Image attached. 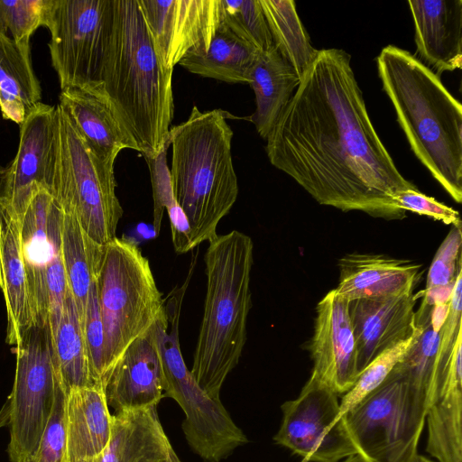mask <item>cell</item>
I'll use <instances>...</instances> for the list:
<instances>
[{"mask_svg": "<svg viewBox=\"0 0 462 462\" xmlns=\"http://www.w3.org/2000/svg\"><path fill=\"white\" fill-rule=\"evenodd\" d=\"M18 219L31 303L36 324L42 326L49 323L47 271L60 231L61 208L44 187L36 185Z\"/></svg>", "mask_w": 462, "mask_h": 462, "instance_id": "cell-16", "label": "cell"}, {"mask_svg": "<svg viewBox=\"0 0 462 462\" xmlns=\"http://www.w3.org/2000/svg\"><path fill=\"white\" fill-rule=\"evenodd\" d=\"M55 106L56 136L47 189L62 209L77 217L92 241L106 245L116 237L123 216L114 168L97 158L65 109Z\"/></svg>", "mask_w": 462, "mask_h": 462, "instance_id": "cell-7", "label": "cell"}, {"mask_svg": "<svg viewBox=\"0 0 462 462\" xmlns=\"http://www.w3.org/2000/svg\"><path fill=\"white\" fill-rule=\"evenodd\" d=\"M461 246V228L453 226L434 255L424 290L455 283L458 273L462 271Z\"/></svg>", "mask_w": 462, "mask_h": 462, "instance_id": "cell-38", "label": "cell"}, {"mask_svg": "<svg viewBox=\"0 0 462 462\" xmlns=\"http://www.w3.org/2000/svg\"><path fill=\"white\" fill-rule=\"evenodd\" d=\"M419 60L439 76L462 66V1L411 0Z\"/></svg>", "mask_w": 462, "mask_h": 462, "instance_id": "cell-21", "label": "cell"}, {"mask_svg": "<svg viewBox=\"0 0 462 462\" xmlns=\"http://www.w3.org/2000/svg\"><path fill=\"white\" fill-rule=\"evenodd\" d=\"M338 268L334 290L346 301L413 292L422 274L420 263L378 254H346Z\"/></svg>", "mask_w": 462, "mask_h": 462, "instance_id": "cell-22", "label": "cell"}, {"mask_svg": "<svg viewBox=\"0 0 462 462\" xmlns=\"http://www.w3.org/2000/svg\"><path fill=\"white\" fill-rule=\"evenodd\" d=\"M172 71L155 51L137 0H114L102 85L144 158L171 144Z\"/></svg>", "mask_w": 462, "mask_h": 462, "instance_id": "cell-3", "label": "cell"}, {"mask_svg": "<svg viewBox=\"0 0 462 462\" xmlns=\"http://www.w3.org/2000/svg\"><path fill=\"white\" fill-rule=\"evenodd\" d=\"M155 51L172 69L208 50L220 24V0H137Z\"/></svg>", "mask_w": 462, "mask_h": 462, "instance_id": "cell-13", "label": "cell"}, {"mask_svg": "<svg viewBox=\"0 0 462 462\" xmlns=\"http://www.w3.org/2000/svg\"><path fill=\"white\" fill-rule=\"evenodd\" d=\"M415 459H416V462H433L430 458H428L424 456L419 455V454L416 456Z\"/></svg>", "mask_w": 462, "mask_h": 462, "instance_id": "cell-44", "label": "cell"}, {"mask_svg": "<svg viewBox=\"0 0 462 462\" xmlns=\"http://www.w3.org/2000/svg\"><path fill=\"white\" fill-rule=\"evenodd\" d=\"M417 332L418 326L415 333L411 337L400 341L382 352L361 371L352 388L343 395L339 402L341 415L355 407L383 383L408 352Z\"/></svg>", "mask_w": 462, "mask_h": 462, "instance_id": "cell-34", "label": "cell"}, {"mask_svg": "<svg viewBox=\"0 0 462 462\" xmlns=\"http://www.w3.org/2000/svg\"><path fill=\"white\" fill-rule=\"evenodd\" d=\"M260 52L220 23L208 50L189 54L179 64L190 73L204 78L228 83H249Z\"/></svg>", "mask_w": 462, "mask_h": 462, "instance_id": "cell-28", "label": "cell"}, {"mask_svg": "<svg viewBox=\"0 0 462 462\" xmlns=\"http://www.w3.org/2000/svg\"><path fill=\"white\" fill-rule=\"evenodd\" d=\"M82 330L87 346L92 380L95 384H101L103 386L105 377L104 328L96 279L92 282L89 289Z\"/></svg>", "mask_w": 462, "mask_h": 462, "instance_id": "cell-37", "label": "cell"}, {"mask_svg": "<svg viewBox=\"0 0 462 462\" xmlns=\"http://www.w3.org/2000/svg\"><path fill=\"white\" fill-rule=\"evenodd\" d=\"M44 0H0V31L16 42H30L43 23Z\"/></svg>", "mask_w": 462, "mask_h": 462, "instance_id": "cell-35", "label": "cell"}, {"mask_svg": "<svg viewBox=\"0 0 462 462\" xmlns=\"http://www.w3.org/2000/svg\"><path fill=\"white\" fill-rule=\"evenodd\" d=\"M208 243L204 312L190 372L208 397L221 402V387L238 364L246 341L254 244L237 230Z\"/></svg>", "mask_w": 462, "mask_h": 462, "instance_id": "cell-4", "label": "cell"}, {"mask_svg": "<svg viewBox=\"0 0 462 462\" xmlns=\"http://www.w3.org/2000/svg\"><path fill=\"white\" fill-rule=\"evenodd\" d=\"M42 89L33 71L30 42H16L0 31V110L20 125L40 103Z\"/></svg>", "mask_w": 462, "mask_h": 462, "instance_id": "cell-26", "label": "cell"}, {"mask_svg": "<svg viewBox=\"0 0 462 462\" xmlns=\"http://www.w3.org/2000/svg\"><path fill=\"white\" fill-rule=\"evenodd\" d=\"M60 245L68 287L83 327L88 296L102 261L105 245L92 241L77 217L61 208Z\"/></svg>", "mask_w": 462, "mask_h": 462, "instance_id": "cell-29", "label": "cell"}, {"mask_svg": "<svg viewBox=\"0 0 462 462\" xmlns=\"http://www.w3.org/2000/svg\"><path fill=\"white\" fill-rule=\"evenodd\" d=\"M339 462H371L359 454H356L342 459Z\"/></svg>", "mask_w": 462, "mask_h": 462, "instance_id": "cell-42", "label": "cell"}, {"mask_svg": "<svg viewBox=\"0 0 462 462\" xmlns=\"http://www.w3.org/2000/svg\"><path fill=\"white\" fill-rule=\"evenodd\" d=\"M383 88L411 149L457 202L462 200V106L439 76L408 51L388 45L376 59Z\"/></svg>", "mask_w": 462, "mask_h": 462, "instance_id": "cell-2", "label": "cell"}, {"mask_svg": "<svg viewBox=\"0 0 462 462\" xmlns=\"http://www.w3.org/2000/svg\"><path fill=\"white\" fill-rule=\"evenodd\" d=\"M171 449L152 406L112 414L107 445L88 462H168Z\"/></svg>", "mask_w": 462, "mask_h": 462, "instance_id": "cell-25", "label": "cell"}, {"mask_svg": "<svg viewBox=\"0 0 462 462\" xmlns=\"http://www.w3.org/2000/svg\"><path fill=\"white\" fill-rule=\"evenodd\" d=\"M166 380L153 325L134 339L108 373L103 389L114 413L156 406Z\"/></svg>", "mask_w": 462, "mask_h": 462, "instance_id": "cell-17", "label": "cell"}, {"mask_svg": "<svg viewBox=\"0 0 462 462\" xmlns=\"http://www.w3.org/2000/svg\"><path fill=\"white\" fill-rule=\"evenodd\" d=\"M265 140L272 165L318 203L385 220L406 217L393 198L417 187L377 134L345 51H319Z\"/></svg>", "mask_w": 462, "mask_h": 462, "instance_id": "cell-1", "label": "cell"}, {"mask_svg": "<svg viewBox=\"0 0 462 462\" xmlns=\"http://www.w3.org/2000/svg\"><path fill=\"white\" fill-rule=\"evenodd\" d=\"M96 283L104 328L105 382L126 347L165 314V306L148 259L126 239L116 237L105 245Z\"/></svg>", "mask_w": 462, "mask_h": 462, "instance_id": "cell-6", "label": "cell"}, {"mask_svg": "<svg viewBox=\"0 0 462 462\" xmlns=\"http://www.w3.org/2000/svg\"><path fill=\"white\" fill-rule=\"evenodd\" d=\"M423 300L415 311L418 332L403 358L394 369L401 373L423 400L428 409L433 398L437 380V356L440 330L433 328L430 309Z\"/></svg>", "mask_w": 462, "mask_h": 462, "instance_id": "cell-32", "label": "cell"}, {"mask_svg": "<svg viewBox=\"0 0 462 462\" xmlns=\"http://www.w3.org/2000/svg\"><path fill=\"white\" fill-rule=\"evenodd\" d=\"M14 158L0 166V204L21 217L34 186L47 189L55 135L56 106L40 103L19 125Z\"/></svg>", "mask_w": 462, "mask_h": 462, "instance_id": "cell-14", "label": "cell"}, {"mask_svg": "<svg viewBox=\"0 0 462 462\" xmlns=\"http://www.w3.org/2000/svg\"><path fill=\"white\" fill-rule=\"evenodd\" d=\"M66 397L60 383L54 405L34 456L28 462H64L66 449Z\"/></svg>", "mask_w": 462, "mask_h": 462, "instance_id": "cell-36", "label": "cell"}, {"mask_svg": "<svg viewBox=\"0 0 462 462\" xmlns=\"http://www.w3.org/2000/svg\"><path fill=\"white\" fill-rule=\"evenodd\" d=\"M461 336L439 370L427 411L426 451L438 462H462Z\"/></svg>", "mask_w": 462, "mask_h": 462, "instance_id": "cell-20", "label": "cell"}, {"mask_svg": "<svg viewBox=\"0 0 462 462\" xmlns=\"http://www.w3.org/2000/svg\"><path fill=\"white\" fill-rule=\"evenodd\" d=\"M114 19V0H44L51 65L60 89L95 88L103 70Z\"/></svg>", "mask_w": 462, "mask_h": 462, "instance_id": "cell-11", "label": "cell"}, {"mask_svg": "<svg viewBox=\"0 0 462 462\" xmlns=\"http://www.w3.org/2000/svg\"><path fill=\"white\" fill-rule=\"evenodd\" d=\"M171 144L166 145L162 152L154 157L145 158L151 173L152 198H153V221L152 226L156 235H159L163 211L174 200L170 169L167 165V150Z\"/></svg>", "mask_w": 462, "mask_h": 462, "instance_id": "cell-40", "label": "cell"}, {"mask_svg": "<svg viewBox=\"0 0 462 462\" xmlns=\"http://www.w3.org/2000/svg\"><path fill=\"white\" fill-rule=\"evenodd\" d=\"M166 210L170 219L171 238L176 253L184 254L192 250L189 226L183 210L176 200L168 206Z\"/></svg>", "mask_w": 462, "mask_h": 462, "instance_id": "cell-41", "label": "cell"}, {"mask_svg": "<svg viewBox=\"0 0 462 462\" xmlns=\"http://www.w3.org/2000/svg\"><path fill=\"white\" fill-rule=\"evenodd\" d=\"M265 15L273 45L291 65L301 79L316 60L319 50L310 37L298 15L292 0H259Z\"/></svg>", "mask_w": 462, "mask_h": 462, "instance_id": "cell-31", "label": "cell"}, {"mask_svg": "<svg viewBox=\"0 0 462 462\" xmlns=\"http://www.w3.org/2000/svg\"><path fill=\"white\" fill-rule=\"evenodd\" d=\"M428 407L394 368L375 390L342 414L357 453L371 462H413Z\"/></svg>", "mask_w": 462, "mask_h": 462, "instance_id": "cell-10", "label": "cell"}, {"mask_svg": "<svg viewBox=\"0 0 462 462\" xmlns=\"http://www.w3.org/2000/svg\"><path fill=\"white\" fill-rule=\"evenodd\" d=\"M393 200L396 206L405 212L411 211L442 221L446 225L462 227L457 210L423 194L418 189L399 191L394 196Z\"/></svg>", "mask_w": 462, "mask_h": 462, "instance_id": "cell-39", "label": "cell"}, {"mask_svg": "<svg viewBox=\"0 0 462 462\" xmlns=\"http://www.w3.org/2000/svg\"><path fill=\"white\" fill-rule=\"evenodd\" d=\"M53 344L58 373L66 393L94 385L82 327L69 287Z\"/></svg>", "mask_w": 462, "mask_h": 462, "instance_id": "cell-30", "label": "cell"}, {"mask_svg": "<svg viewBox=\"0 0 462 462\" xmlns=\"http://www.w3.org/2000/svg\"><path fill=\"white\" fill-rule=\"evenodd\" d=\"M58 104L65 109L88 147L106 166L114 168L117 155L125 149L140 152L103 86L62 89Z\"/></svg>", "mask_w": 462, "mask_h": 462, "instance_id": "cell-19", "label": "cell"}, {"mask_svg": "<svg viewBox=\"0 0 462 462\" xmlns=\"http://www.w3.org/2000/svg\"><path fill=\"white\" fill-rule=\"evenodd\" d=\"M111 424L112 414L101 384L69 392L64 462H88L97 457L109 441Z\"/></svg>", "mask_w": 462, "mask_h": 462, "instance_id": "cell-24", "label": "cell"}, {"mask_svg": "<svg viewBox=\"0 0 462 462\" xmlns=\"http://www.w3.org/2000/svg\"><path fill=\"white\" fill-rule=\"evenodd\" d=\"M337 396L311 374L299 396L281 406L282 419L274 442L305 462H339L358 454Z\"/></svg>", "mask_w": 462, "mask_h": 462, "instance_id": "cell-12", "label": "cell"}, {"mask_svg": "<svg viewBox=\"0 0 462 462\" xmlns=\"http://www.w3.org/2000/svg\"><path fill=\"white\" fill-rule=\"evenodd\" d=\"M300 83L295 69L274 46L259 53L248 84L256 105L250 120L262 138H266Z\"/></svg>", "mask_w": 462, "mask_h": 462, "instance_id": "cell-27", "label": "cell"}, {"mask_svg": "<svg viewBox=\"0 0 462 462\" xmlns=\"http://www.w3.org/2000/svg\"><path fill=\"white\" fill-rule=\"evenodd\" d=\"M182 299L181 293H173L165 314L153 324L166 380L164 395L183 410L182 430L192 450L205 462H219L248 440L221 402L208 397L185 365L179 341Z\"/></svg>", "mask_w": 462, "mask_h": 462, "instance_id": "cell-8", "label": "cell"}, {"mask_svg": "<svg viewBox=\"0 0 462 462\" xmlns=\"http://www.w3.org/2000/svg\"><path fill=\"white\" fill-rule=\"evenodd\" d=\"M417 299L411 292L348 301L359 374L382 352L415 333Z\"/></svg>", "mask_w": 462, "mask_h": 462, "instance_id": "cell-18", "label": "cell"}, {"mask_svg": "<svg viewBox=\"0 0 462 462\" xmlns=\"http://www.w3.org/2000/svg\"><path fill=\"white\" fill-rule=\"evenodd\" d=\"M416 458V457H415ZM414 458L413 462H416V459Z\"/></svg>", "mask_w": 462, "mask_h": 462, "instance_id": "cell-45", "label": "cell"}, {"mask_svg": "<svg viewBox=\"0 0 462 462\" xmlns=\"http://www.w3.org/2000/svg\"><path fill=\"white\" fill-rule=\"evenodd\" d=\"M229 117L220 109L202 112L194 106L187 120L170 129L172 191L187 217L192 249L217 236L219 221L238 196Z\"/></svg>", "mask_w": 462, "mask_h": 462, "instance_id": "cell-5", "label": "cell"}, {"mask_svg": "<svg viewBox=\"0 0 462 462\" xmlns=\"http://www.w3.org/2000/svg\"><path fill=\"white\" fill-rule=\"evenodd\" d=\"M168 462H181L174 452L173 448L171 450Z\"/></svg>", "mask_w": 462, "mask_h": 462, "instance_id": "cell-43", "label": "cell"}, {"mask_svg": "<svg viewBox=\"0 0 462 462\" xmlns=\"http://www.w3.org/2000/svg\"><path fill=\"white\" fill-rule=\"evenodd\" d=\"M312 374L337 394H345L356 383L357 351L348 301L333 289L316 307L314 333L310 346Z\"/></svg>", "mask_w": 462, "mask_h": 462, "instance_id": "cell-15", "label": "cell"}, {"mask_svg": "<svg viewBox=\"0 0 462 462\" xmlns=\"http://www.w3.org/2000/svg\"><path fill=\"white\" fill-rule=\"evenodd\" d=\"M0 288L7 317L6 342L15 346L36 324L24 267L20 223L16 214L0 204Z\"/></svg>", "mask_w": 462, "mask_h": 462, "instance_id": "cell-23", "label": "cell"}, {"mask_svg": "<svg viewBox=\"0 0 462 462\" xmlns=\"http://www.w3.org/2000/svg\"><path fill=\"white\" fill-rule=\"evenodd\" d=\"M220 23L259 51L274 46L259 0H220Z\"/></svg>", "mask_w": 462, "mask_h": 462, "instance_id": "cell-33", "label": "cell"}, {"mask_svg": "<svg viewBox=\"0 0 462 462\" xmlns=\"http://www.w3.org/2000/svg\"><path fill=\"white\" fill-rule=\"evenodd\" d=\"M16 368L13 389L0 410L7 427L12 462H28L35 454L54 405L58 373L49 323L32 326L14 346Z\"/></svg>", "mask_w": 462, "mask_h": 462, "instance_id": "cell-9", "label": "cell"}]
</instances>
